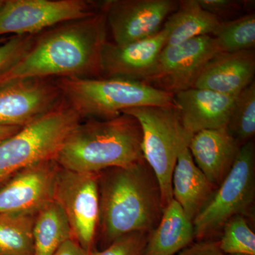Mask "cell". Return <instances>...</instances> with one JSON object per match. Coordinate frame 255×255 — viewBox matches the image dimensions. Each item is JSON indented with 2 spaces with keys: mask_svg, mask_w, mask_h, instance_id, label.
Wrapping results in <instances>:
<instances>
[{
  "mask_svg": "<svg viewBox=\"0 0 255 255\" xmlns=\"http://www.w3.org/2000/svg\"><path fill=\"white\" fill-rule=\"evenodd\" d=\"M107 23L102 9L37 34L30 49L0 75V86L25 79L98 78Z\"/></svg>",
  "mask_w": 255,
  "mask_h": 255,
  "instance_id": "cell-1",
  "label": "cell"
},
{
  "mask_svg": "<svg viewBox=\"0 0 255 255\" xmlns=\"http://www.w3.org/2000/svg\"><path fill=\"white\" fill-rule=\"evenodd\" d=\"M100 228L107 246L129 233H151L164 210L157 178L145 159L99 172Z\"/></svg>",
  "mask_w": 255,
  "mask_h": 255,
  "instance_id": "cell-2",
  "label": "cell"
},
{
  "mask_svg": "<svg viewBox=\"0 0 255 255\" xmlns=\"http://www.w3.org/2000/svg\"><path fill=\"white\" fill-rule=\"evenodd\" d=\"M141 143L140 124L132 116L89 119L70 132L55 160L68 170L99 173L144 159Z\"/></svg>",
  "mask_w": 255,
  "mask_h": 255,
  "instance_id": "cell-3",
  "label": "cell"
},
{
  "mask_svg": "<svg viewBox=\"0 0 255 255\" xmlns=\"http://www.w3.org/2000/svg\"><path fill=\"white\" fill-rule=\"evenodd\" d=\"M55 83L64 101L81 119H110L129 109L175 106L172 94L127 79L63 78Z\"/></svg>",
  "mask_w": 255,
  "mask_h": 255,
  "instance_id": "cell-4",
  "label": "cell"
},
{
  "mask_svg": "<svg viewBox=\"0 0 255 255\" xmlns=\"http://www.w3.org/2000/svg\"><path fill=\"white\" fill-rule=\"evenodd\" d=\"M81 118L64 101L0 142V187L13 176L42 161L55 159L66 137Z\"/></svg>",
  "mask_w": 255,
  "mask_h": 255,
  "instance_id": "cell-5",
  "label": "cell"
},
{
  "mask_svg": "<svg viewBox=\"0 0 255 255\" xmlns=\"http://www.w3.org/2000/svg\"><path fill=\"white\" fill-rule=\"evenodd\" d=\"M122 114L132 116L140 124L142 155L157 178L165 209L173 199L172 177L178 155L190 139L183 129L176 106L137 107Z\"/></svg>",
  "mask_w": 255,
  "mask_h": 255,
  "instance_id": "cell-6",
  "label": "cell"
},
{
  "mask_svg": "<svg viewBox=\"0 0 255 255\" xmlns=\"http://www.w3.org/2000/svg\"><path fill=\"white\" fill-rule=\"evenodd\" d=\"M255 197V147L253 140L240 149L232 168L193 221L195 238L206 239L236 216H248Z\"/></svg>",
  "mask_w": 255,
  "mask_h": 255,
  "instance_id": "cell-7",
  "label": "cell"
},
{
  "mask_svg": "<svg viewBox=\"0 0 255 255\" xmlns=\"http://www.w3.org/2000/svg\"><path fill=\"white\" fill-rule=\"evenodd\" d=\"M97 11L95 3L86 0H4L0 5V38L39 34Z\"/></svg>",
  "mask_w": 255,
  "mask_h": 255,
  "instance_id": "cell-8",
  "label": "cell"
},
{
  "mask_svg": "<svg viewBox=\"0 0 255 255\" xmlns=\"http://www.w3.org/2000/svg\"><path fill=\"white\" fill-rule=\"evenodd\" d=\"M54 201L65 213L75 241L85 251H92L100 220L99 173L73 172L60 167Z\"/></svg>",
  "mask_w": 255,
  "mask_h": 255,
  "instance_id": "cell-9",
  "label": "cell"
},
{
  "mask_svg": "<svg viewBox=\"0 0 255 255\" xmlns=\"http://www.w3.org/2000/svg\"><path fill=\"white\" fill-rule=\"evenodd\" d=\"M213 36L197 37L173 46H165L155 72L145 83L175 95L194 87L201 70L211 58L219 54Z\"/></svg>",
  "mask_w": 255,
  "mask_h": 255,
  "instance_id": "cell-10",
  "label": "cell"
},
{
  "mask_svg": "<svg viewBox=\"0 0 255 255\" xmlns=\"http://www.w3.org/2000/svg\"><path fill=\"white\" fill-rule=\"evenodd\" d=\"M178 3L175 0H110L102 3L101 9L114 43L122 46L158 33Z\"/></svg>",
  "mask_w": 255,
  "mask_h": 255,
  "instance_id": "cell-11",
  "label": "cell"
},
{
  "mask_svg": "<svg viewBox=\"0 0 255 255\" xmlns=\"http://www.w3.org/2000/svg\"><path fill=\"white\" fill-rule=\"evenodd\" d=\"M64 102L50 79H25L0 86V126L26 127Z\"/></svg>",
  "mask_w": 255,
  "mask_h": 255,
  "instance_id": "cell-12",
  "label": "cell"
},
{
  "mask_svg": "<svg viewBox=\"0 0 255 255\" xmlns=\"http://www.w3.org/2000/svg\"><path fill=\"white\" fill-rule=\"evenodd\" d=\"M60 166L42 161L20 171L0 187V213L36 214L54 200Z\"/></svg>",
  "mask_w": 255,
  "mask_h": 255,
  "instance_id": "cell-13",
  "label": "cell"
},
{
  "mask_svg": "<svg viewBox=\"0 0 255 255\" xmlns=\"http://www.w3.org/2000/svg\"><path fill=\"white\" fill-rule=\"evenodd\" d=\"M167 37L162 28L153 36L128 44L106 41L101 53L102 75L145 83L155 72Z\"/></svg>",
  "mask_w": 255,
  "mask_h": 255,
  "instance_id": "cell-14",
  "label": "cell"
},
{
  "mask_svg": "<svg viewBox=\"0 0 255 255\" xmlns=\"http://www.w3.org/2000/svg\"><path fill=\"white\" fill-rule=\"evenodd\" d=\"M237 96L196 87L175 94L174 105L186 134L191 137L201 130L226 128Z\"/></svg>",
  "mask_w": 255,
  "mask_h": 255,
  "instance_id": "cell-15",
  "label": "cell"
},
{
  "mask_svg": "<svg viewBox=\"0 0 255 255\" xmlns=\"http://www.w3.org/2000/svg\"><path fill=\"white\" fill-rule=\"evenodd\" d=\"M241 147L226 128L201 130L188 143L196 166L216 188L229 173Z\"/></svg>",
  "mask_w": 255,
  "mask_h": 255,
  "instance_id": "cell-16",
  "label": "cell"
},
{
  "mask_svg": "<svg viewBox=\"0 0 255 255\" xmlns=\"http://www.w3.org/2000/svg\"><path fill=\"white\" fill-rule=\"evenodd\" d=\"M255 49L221 53L208 62L194 87L237 96L255 81Z\"/></svg>",
  "mask_w": 255,
  "mask_h": 255,
  "instance_id": "cell-17",
  "label": "cell"
},
{
  "mask_svg": "<svg viewBox=\"0 0 255 255\" xmlns=\"http://www.w3.org/2000/svg\"><path fill=\"white\" fill-rule=\"evenodd\" d=\"M188 143L183 145L178 155L172 173V189L173 199L193 221L217 188L196 166Z\"/></svg>",
  "mask_w": 255,
  "mask_h": 255,
  "instance_id": "cell-18",
  "label": "cell"
},
{
  "mask_svg": "<svg viewBox=\"0 0 255 255\" xmlns=\"http://www.w3.org/2000/svg\"><path fill=\"white\" fill-rule=\"evenodd\" d=\"M194 238L193 221L173 199L150 233L143 255H174L191 244Z\"/></svg>",
  "mask_w": 255,
  "mask_h": 255,
  "instance_id": "cell-19",
  "label": "cell"
},
{
  "mask_svg": "<svg viewBox=\"0 0 255 255\" xmlns=\"http://www.w3.org/2000/svg\"><path fill=\"white\" fill-rule=\"evenodd\" d=\"M222 23L223 20L203 9L198 0L179 1L177 9L162 26L167 33L166 46L179 44L197 37L214 36Z\"/></svg>",
  "mask_w": 255,
  "mask_h": 255,
  "instance_id": "cell-20",
  "label": "cell"
},
{
  "mask_svg": "<svg viewBox=\"0 0 255 255\" xmlns=\"http://www.w3.org/2000/svg\"><path fill=\"white\" fill-rule=\"evenodd\" d=\"M33 239L34 255H53L64 243L75 239L65 213L54 200L37 213Z\"/></svg>",
  "mask_w": 255,
  "mask_h": 255,
  "instance_id": "cell-21",
  "label": "cell"
},
{
  "mask_svg": "<svg viewBox=\"0 0 255 255\" xmlns=\"http://www.w3.org/2000/svg\"><path fill=\"white\" fill-rule=\"evenodd\" d=\"M36 215L0 213V255H34Z\"/></svg>",
  "mask_w": 255,
  "mask_h": 255,
  "instance_id": "cell-22",
  "label": "cell"
},
{
  "mask_svg": "<svg viewBox=\"0 0 255 255\" xmlns=\"http://www.w3.org/2000/svg\"><path fill=\"white\" fill-rule=\"evenodd\" d=\"M214 38L220 53L255 49V14L243 15L231 21H223Z\"/></svg>",
  "mask_w": 255,
  "mask_h": 255,
  "instance_id": "cell-23",
  "label": "cell"
},
{
  "mask_svg": "<svg viewBox=\"0 0 255 255\" xmlns=\"http://www.w3.org/2000/svg\"><path fill=\"white\" fill-rule=\"evenodd\" d=\"M228 131L241 146L253 140L255 134V82L236 97Z\"/></svg>",
  "mask_w": 255,
  "mask_h": 255,
  "instance_id": "cell-24",
  "label": "cell"
},
{
  "mask_svg": "<svg viewBox=\"0 0 255 255\" xmlns=\"http://www.w3.org/2000/svg\"><path fill=\"white\" fill-rule=\"evenodd\" d=\"M222 230L218 243L225 255H255V234L245 216H235Z\"/></svg>",
  "mask_w": 255,
  "mask_h": 255,
  "instance_id": "cell-25",
  "label": "cell"
},
{
  "mask_svg": "<svg viewBox=\"0 0 255 255\" xmlns=\"http://www.w3.org/2000/svg\"><path fill=\"white\" fill-rule=\"evenodd\" d=\"M150 233L134 232L119 238L103 251L88 252L87 255H143Z\"/></svg>",
  "mask_w": 255,
  "mask_h": 255,
  "instance_id": "cell-26",
  "label": "cell"
},
{
  "mask_svg": "<svg viewBox=\"0 0 255 255\" xmlns=\"http://www.w3.org/2000/svg\"><path fill=\"white\" fill-rule=\"evenodd\" d=\"M36 35L12 36L0 44V75L9 70L27 53Z\"/></svg>",
  "mask_w": 255,
  "mask_h": 255,
  "instance_id": "cell-27",
  "label": "cell"
},
{
  "mask_svg": "<svg viewBox=\"0 0 255 255\" xmlns=\"http://www.w3.org/2000/svg\"><path fill=\"white\" fill-rule=\"evenodd\" d=\"M203 9L217 16L220 19L237 14L246 3L236 0H198ZM222 20V19H221Z\"/></svg>",
  "mask_w": 255,
  "mask_h": 255,
  "instance_id": "cell-28",
  "label": "cell"
},
{
  "mask_svg": "<svg viewBox=\"0 0 255 255\" xmlns=\"http://www.w3.org/2000/svg\"><path fill=\"white\" fill-rule=\"evenodd\" d=\"M179 255H226L220 249L219 243L213 241H199L189 245Z\"/></svg>",
  "mask_w": 255,
  "mask_h": 255,
  "instance_id": "cell-29",
  "label": "cell"
},
{
  "mask_svg": "<svg viewBox=\"0 0 255 255\" xmlns=\"http://www.w3.org/2000/svg\"><path fill=\"white\" fill-rule=\"evenodd\" d=\"M87 253L75 239H70L64 243L53 255H87Z\"/></svg>",
  "mask_w": 255,
  "mask_h": 255,
  "instance_id": "cell-30",
  "label": "cell"
},
{
  "mask_svg": "<svg viewBox=\"0 0 255 255\" xmlns=\"http://www.w3.org/2000/svg\"><path fill=\"white\" fill-rule=\"evenodd\" d=\"M21 128L0 126V142L17 132Z\"/></svg>",
  "mask_w": 255,
  "mask_h": 255,
  "instance_id": "cell-31",
  "label": "cell"
},
{
  "mask_svg": "<svg viewBox=\"0 0 255 255\" xmlns=\"http://www.w3.org/2000/svg\"><path fill=\"white\" fill-rule=\"evenodd\" d=\"M8 38H5V37H1V38H0V44H1V43H4V42L6 41Z\"/></svg>",
  "mask_w": 255,
  "mask_h": 255,
  "instance_id": "cell-32",
  "label": "cell"
},
{
  "mask_svg": "<svg viewBox=\"0 0 255 255\" xmlns=\"http://www.w3.org/2000/svg\"><path fill=\"white\" fill-rule=\"evenodd\" d=\"M3 1H4V0H0V5H1V4H2V3H3Z\"/></svg>",
  "mask_w": 255,
  "mask_h": 255,
  "instance_id": "cell-33",
  "label": "cell"
},
{
  "mask_svg": "<svg viewBox=\"0 0 255 255\" xmlns=\"http://www.w3.org/2000/svg\"></svg>",
  "mask_w": 255,
  "mask_h": 255,
  "instance_id": "cell-34",
  "label": "cell"
}]
</instances>
